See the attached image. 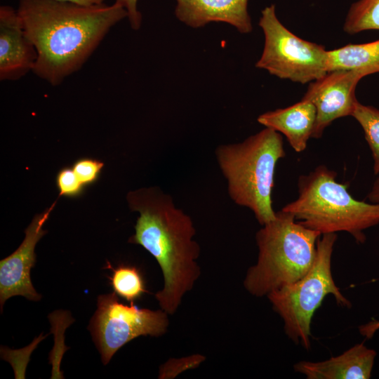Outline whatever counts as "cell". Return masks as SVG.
I'll return each instance as SVG.
<instances>
[{
  "mask_svg": "<svg viewBox=\"0 0 379 379\" xmlns=\"http://www.w3.org/2000/svg\"><path fill=\"white\" fill-rule=\"evenodd\" d=\"M18 13L37 59L32 72L51 86L79 71L107 34L128 17L119 4L86 6L55 0H19Z\"/></svg>",
  "mask_w": 379,
  "mask_h": 379,
  "instance_id": "obj_1",
  "label": "cell"
},
{
  "mask_svg": "<svg viewBox=\"0 0 379 379\" xmlns=\"http://www.w3.org/2000/svg\"><path fill=\"white\" fill-rule=\"evenodd\" d=\"M126 199L129 208L140 213L128 242L142 246L157 260L164 284L155 297L161 310L173 314L201 274L193 222L171 196L157 187L131 191Z\"/></svg>",
  "mask_w": 379,
  "mask_h": 379,
  "instance_id": "obj_2",
  "label": "cell"
},
{
  "mask_svg": "<svg viewBox=\"0 0 379 379\" xmlns=\"http://www.w3.org/2000/svg\"><path fill=\"white\" fill-rule=\"evenodd\" d=\"M321 235L297 222L292 214L276 212L275 218L256 233L258 256L246 272V290L260 298L300 279L314 263Z\"/></svg>",
  "mask_w": 379,
  "mask_h": 379,
  "instance_id": "obj_3",
  "label": "cell"
},
{
  "mask_svg": "<svg viewBox=\"0 0 379 379\" xmlns=\"http://www.w3.org/2000/svg\"><path fill=\"white\" fill-rule=\"evenodd\" d=\"M215 155L233 201L251 210L261 225L272 220L276 165L286 155L280 133L265 127L240 143L220 145Z\"/></svg>",
  "mask_w": 379,
  "mask_h": 379,
  "instance_id": "obj_4",
  "label": "cell"
},
{
  "mask_svg": "<svg viewBox=\"0 0 379 379\" xmlns=\"http://www.w3.org/2000/svg\"><path fill=\"white\" fill-rule=\"evenodd\" d=\"M337 173L319 166L298 181V197L281 210L292 214L305 227L321 235L345 232L364 243V231L379 224V203L355 199Z\"/></svg>",
  "mask_w": 379,
  "mask_h": 379,
  "instance_id": "obj_5",
  "label": "cell"
},
{
  "mask_svg": "<svg viewBox=\"0 0 379 379\" xmlns=\"http://www.w3.org/2000/svg\"><path fill=\"white\" fill-rule=\"evenodd\" d=\"M336 233L322 234L309 272L300 279L267 295L272 309L281 317L284 332L293 343L310 348L312 317L327 295H333L341 307L350 308V301L336 286L331 272V257Z\"/></svg>",
  "mask_w": 379,
  "mask_h": 379,
  "instance_id": "obj_6",
  "label": "cell"
},
{
  "mask_svg": "<svg viewBox=\"0 0 379 379\" xmlns=\"http://www.w3.org/2000/svg\"><path fill=\"white\" fill-rule=\"evenodd\" d=\"M259 26L264 33L265 44L256 67L300 84L312 82L329 71L328 51L287 29L278 19L274 4L262 11Z\"/></svg>",
  "mask_w": 379,
  "mask_h": 379,
  "instance_id": "obj_7",
  "label": "cell"
},
{
  "mask_svg": "<svg viewBox=\"0 0 379 379\" xmlns=\"http://www.w3.org/2000/svg\"><path fill=\"white\" fill-rule=\"evenodd\" d=\"M97 306L88 329L104 365L131 340L141 335L159 337L167 331L165 311L138 308L133 302L124 305L114 292L99 295Z\"/></svg>",
  "mask_w": 379,
  "mask_h": 379,
  "instance_id": "obj_8",
  "label": "cell"
},
{
  "mask_svg": "<svg viewBox=\"0 0 379 379\" xmlns=\"http://www.w3.org/2000/svg\"><path fill=\"white\" fill-rule=\"evenodd\" d=\"M367 73L359 69H336L310 82L302 99L316 108V121L312 138H320L335 119L352 116L358 100L355 89Z\"/></svg>",
  "mask_w": 379,
  "mask_h": 379,
  "instance_id": "obj_9",
  "label": "cell"
},
{
  "mask_svg": "<svg viewBox=\"0 0 379 379\" xmlns=\"http://www.w3.org/2000/svg\"><path fill=\"white\" fill-rule=\"evenodd\" d=\"M56 201L41 213L37 214L25 230V237L20 246L0 262V305L2 310L6 300L15 295L38 301L41 296L34 289L30 272L36 263L35 246L46 233L43 226Z\"/></svg>",
  "mask_w": 379,
  "mask_h": 379,
  "instance_id": "obj_10",
  "label": "cell"
},
{
  "mask_svg": "<svg viewBox=\"0 0 379 379\" xmlns=\"http://www.w3.org/2000/svg\"><path fill=\"white\" fill-rule=\"evenodd\" d=\"M37 52L24 31L18 10L0 6V80L16 81L32 71Z\"/></svg>",
  "mask_w": 379,
  "mask_h": 379,
  "instance_id": "obj_11",
  "label": "cell"
},
{
  "mask_svg": "<svg viewBox=\"0 0 379 379\" xmlns=\"http://www.w3.org/2000/svg\"><path fill=\"white\" fill-rule=\"evenodd\" d=\"M175 13L187 25L198 28L210 22H223L243 34L253 29L248 0H175Z\"/></svg>",
  "mask_w": 379,
  "mask_h": 379,
  "instance_id": "obj_12",
  "label": "cell"
},
{
  "mask_svg": "<svg viewBox=\"0 0 379 379\" xmlns=\"http://www.w3.org/2000/svg\"><path fill=\"white\" fill-rule=\"evenodd\" d=\"M376 355L373 349L361 343L337 357L318 362L301 361L293 368L307 379H368Z\"/></svg>",
  "mask_w": 379,
  "mask_h": 379,
  "instance_id": "obj_13",
  "label": "cell"
},
{
  "mask_svg": "<svg viewBox=\"0 0 379 379\" xmlns=\"http://www.w3.org/2000/svg\"><path fill=\"white\" fill-rule=\"evenodd\" d=\"M317 112L310 101L301 99L298 102L283 109L262 114L258 121L284 135L292 148L303 152L313 133Z\"/></svg>",
  "mask_w": 379,
  "mask_h": 379,
  "instance_id": "obj_14",
  "label": "cell"
},
{
  "mask_svg": "<svg viewBox=\"0 0 379 379\" xmlns=\"http://www.w3.org/2000/svg\"><path fill=\"white\" fill-rule=\"evenodd\" d=\"M328 69H359L368 75L379 72V39L328 51Z\"/></svg>",
  "mask_w": 379,
  "mask_h": 379,
  "instance_id": "obj_15",
  "label": "cell"
},
{
  "mask_svg": "<svg viewBox=\"0 0 379 379\" xmlns=\"http://www.w3.org/2000/svg\"><path fill=\"white\" fill-rule=\"evenodd\" d=\"M107 267L112 270L109 280L114 292L118 296L133 302L147 292L142 275L135 267L119 265L113 267L107 262Z\"/></svg>",
  "mask_w": 379,
  "mask_h": 379,
  "instance_id": "obj_16",
  "label": "cell"
},
{
  "mask_svg": "<svg viewBox=\"0 0 379 379\" xmlns=\"http://www.w3.org/2000/svg\"><path fill=\"white\" fill-rule=\"evenodd\" d=\"M343 30L349 34L379 30V0H358L350 6Z\"/></svg>",
  "mask_w": 379,
  "mask_h": 379,
  "instance_id": "obj_17",
  "label": "cell"
},
{
  "mask_svg": "<svg viewBox=\"0 0 379 379\" xmlns=\"http://www.w3.org/2000/svg\"><path fill=\"white\" fill-rule=\"evenodd\" d=\"M361 126L365 139L371 151L373 159V171L379 173V109L364 105L359 101L352 114Z\"/></svg>",
  "mask_w": 379,
  "mask_h": 379,
  "instance_id": "obj_18",
  "label": "cell"
},
{
  "mask_svg": "<svg viewBox=\"0 0 379 379\" xmlns=\"http://www.w3.org/2000/svg\"><path fill=\"white\" fill-rule=\"evenodd\" d=\"M59 196L75 197L81 195L85 186L81 183L72 167L62 168L56 177Z\"/></svg>",
  "mask_w": 379,
  "mask_h": 379,
  "instance_id": "obj_19",
  "label": "cell"
},
{
  "mask_svg": "<svg viewBox=\"0 0 379 379\" xmlns=\"http://www.w3.org/2000/svg\"><path fill=\"white\" fill-rule=\"evenodd\" d=\"M104 163L100 160L82 158L76 161L72 166L79 180L84 185H89L98 179Z\"/></svg>",
  "mask_w": 379,
  "mask_h": 379,
  "instance_id": "obj_20",
  "label": "cell"
},
{
  "mask_svg": "<svg viewBox=\"0 0 379 379\" xmlns=\"http://www.w3.org/2000/svg\"><path fill=\"white\" fill-rule=\"evenodd\" d=\"M204 357L199 354L182 359H173L160 367L159 378H173L188 368L197 366Z\"/></svg>",
  "mask_w": 379,
  "mask_h": 379,
  "instance_id": "obj_21",
  "label": "cell"
},
{
  "mask_svg": "<svg viewBox=\"0 0 379 379\" xmlns=\"http://www.w3.org/2000/svg\"><path fill=\"white\" fill-rule=\"evenodd\" d=\"M138 1L115 0V2L121 5L127 11L130 25L134 30H138L142 22V14L138 8Z\"/></svg>",
  "mask_w": 379,
  "mask_h": 379,
  "instance_id": "obj_22",
  "label": "cell"
},
{
  "mask_svg": "<svg viewBox=\"0 0 379 379\" xmlns=\"http://www.w3.org/2000/svg\"><path fill=\"white\" fill-rule=\"evenodd\" d=\"M379 329V320H373L359 327V333L366 338H371Z\"/></svg>",
  "mask_w": 379,
  "mask_h": 379,
  "instance_id": "obj_23",
  "label": "cell"
},
{
  "mask_svg": "<svg viewBox=\"0 0 379 379\" xmlns=\"http://www.w3.org/2000/svg\"><path fill=\"white\" fill-rule=\"evenodd\" d=\"M371 203H379V173L367 196Z\"/></svg>",
  "mask_w": 379,
  "mask_h": 379,
  "instance_id": "obj_24",
  "label": "cell"
},
{
  "mask_svg": "<svg viewBox=\"0 0 379 379\" xmlns=\"http://www.w3.org/2000/svg\"><path fill=\"white\" fill-rule=\"evenodd\" d=\"M55 1H67V2H72L81 5H86V6H92V5H100L102 4H104L105 0H55Z\"/></svg>",
  "mask_w": 379,
  "mask_h": 379,
  "instance_id": "obj_25",
  "label": "cell"
}]
</instances>
